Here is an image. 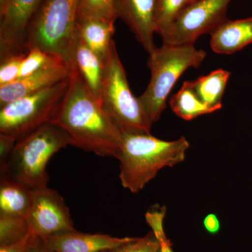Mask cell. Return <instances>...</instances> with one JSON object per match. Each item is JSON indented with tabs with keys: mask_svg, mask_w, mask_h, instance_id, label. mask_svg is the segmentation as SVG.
Instances as JSON below:
<instances>
[{
	"mask_svg": "<svg viewBox=\"0 0 252 252\" xmlns=\"http://www.w3.org/2000/svg\"><path fill=\"white\" fill-rule=\"evenodd\" d=\"M27 220L30 233L38 238H46L76 230L64 199L57 190L48 186L33 190Z\"/></svg>",
	"mask_w": 252,
	"mask_h": 252,
	"instance_id": "cell-9",
	"label": "cell"
},
{
	"mask_svg": "<svg viewBox=\"0 0 252 252\" xmlns=\"http://www.w3.org/2000/svg\"><path fill=\"white\" fill-rule=\"evenodd\" d=\"M33 190L6 174H0V216L27 217Z\"/></svg>",
	"mask_w": 252,
	"mask_h": 252,
	"instance_id": "cell-17",
	"label": "cell"
},
{
	"mask_svg": "<svg viewBox=\"0 0 252 252\" xmlns=\"http://www.w3.org/2000/svg\"><path fill=\"white\" fill-rule=\"evenodd\" d=\"M116 21L101 18L77 17L76 31L86 45L104 61L107 59L114 40Z\"/></svg>",
	"mask_w": 252,
	"mask_h": 252,
	"instance_id": "cell-16",
	"label": "cell"
},
{
	"mask_svg": "<svg viewBox=\"0 0 252 252\" xmlns=\"http://www.w3.org/2000/svg\"><path fill=\"white\" fill-rule=\"evenodd\" d=\"M51 122L67 132L71 146L99 157L118 158L122 131L74 69L67 92Z\"/></svg>",
	"mask_w": 252,
	"mask_h": 252,
	"instance_id": "cell-1",
	"label": "cell"
},
{
	"mask_svg": "<svg viewBox=\"0 0 252 252\" xmlns=\"http://www.w3.org/2000/svg\"><path fill=\"white\" fill-rule=\"evenodd\" d=\"M28 51L11 53L1 57L0 87L17 80L20 71Z\"/></svg>",
	"mask_w": 252,
	"mask_h": 252,
	"instance_id": "cell-24",
	"label": "cell"
},
{
	"mask_svg": "<svg viewBox=\"0 0 252 252\" xmlns=\"http://www.w3.org/2000/svg\"><path fill=\"white\" fill-rule=\"evenodd\" d=\"M71 145L67 132L49 122L18 139L0 174L20 181L32 190L47 187L46 166L51 157Z\"/></svg>",
	"mask_w": 252,
	"mask_h": 252,
	"instance_id": "cell-3",
	"label": "cell"
},
{
	"mask_svg": "<svg viewBox=\"0 0 252 252\" xmlns=\"http://www.w3.org/2000/svg\"><path fill=\"white\" fill-rule=\"evenodd\" d=\"M230 77V72L218 69L190 81V84L200 100L215 112L221 109L222 98Z\"/></svg>",
	"mask_w": 252,
	"mask_h": 252,
	"instance_id": "cell-18",
	"label": "cell"
},
{
	"mask_svg": "<svg viewBox=\"0 0 252 252\" xmlns=\"http://www.w3.org/2000/svg\"><path fill=\"white\" fill-rule=\"evenodd\" d=\"M69 82L70 78L0 107V134L18 141L51 122L67 92Z\"/></svg>",
	"mask_w": 252,
	"mask_h": 252,
	"instance_id": "cell-7",
	"label": "cell"
},
{
	"mask_svg": "<svg viewBox=\"0 0 252 252\" xmlns=\"http://www.w3.org/2000/svg\"><path fill=\"white\" fill-rule=\"evenodd\" d=\"M99 99L122 133H150L152 125L139 98L131 92L114 41L104 61Z\"/></svg>",
	"mask_w": 252,
	"mask_h": 252,
	"instance_id": "cell-6",
	"label": "cell"
},
{
	"mask_svg": "<svg viewBox=\"0 0 252 252\" xmlns=\"http://www.w3.org/2000/svg\"><path fill=\"white\" fill-rule=\"evenodd\" d=\"M17 140L10 136L0 134V167L7 160Z\"/></svg>",
	"mask_w": 252,
	"mask_h": 252,
	"instance_id": "cell-27",
	"label": "cell"
},
{
	"mask_svg": "<svg viewBox=\"0 0 252 252\" xmlns=\"http://www.w3.org/2000/svg\"><path fill=\"white\" fill-rule=\"evenodd\" d=\"M107 252H160V245L153 232L151 231L145 236L132 238L127 243Z\"/></svg>",
	"mask_w": 252,
	"mask_h": 252,
	"instance_id": "cell-26",
	"label": "cell"
},
{
	"mask_svg": "<svg viewBox=\"0 0 252 252\" xmlns=\"http://www.w3.org/2000/svg\"><path fill=\"white\" fill-rule=\"evenodd\" d=\"M77 17L101 18L116 21L114 0H79Z\"/></svg>",
	"mask_w": 252,
	"mask_h": 252,
	"instance_id": "cell-23",
	"label": "cell"
},
{
	"mask_svg": "<svg viewBox=\"0 0 252 252\" xmlns=\"http://www.w3.org/2000/svg\"><path fill=\"white\" fill-rule=\"evenodd\" d=\"M109 251V250H108ZM107 252V251H103V252Z\"/></svg>",
	"mask_w": 252,
	"mask_h": 252,
	"instance_id": "cell-33",
	"label": "cell"
},
{
	"mask_svg": "<svg viewBox=\"0 0 252 252\" xmlns=\"http://www.w3.org/2000/svg\"><path fill=\"white\" fill-rule=\"evenodd\" d=\"M30 234L27 217L0 216V246L17 243Z\"/></svg>",
	"mask_w": 252,
	"mask_h": 252,
	"instance_id": "cell-21",
	"label": "cell"
},
{
	"mask_svg": "<svg viewBox=\"0 0 252 252\" xmlns=\"http://www.w3.org/2000/svg\"><path fill=\"white\" fill-rule=\"evenodd\" d=\"M206 56L194 44H163L149 54L151 79L138 98L152 125L161 117L170 91L181 76L189 68L200 67Z\"/></svg>",
	"mask_w": 252,
	"mask_h": 252,
	"instance_id": "cell-4",
	"label": "cell"
},
{
	"mask_svg": "<svg viewBox=\"0 0 252 252\" xmlns=\"http://www.w3.org/2000/svg\"><path fill=\"white\" fill-rule=\"evenodd\" d=\"M132 238H117L101 233L90 234L75 230L43 239L55 252H101L117 248Z\"/></svg>",
	"mask_w": 252,
	"mask_h": 252,
	"instance_id": "cell-13",
	"label": "cell"
},
{
	"mask_svg": "<svg viewBox=\"0 0 252 252\" xmlns=\"http://www.w3.org/2000/svg\"><path fill=\"white\" fill-rule=\"evenodd\" d=\"M204 228L210 235H217L220 230V220L215 214L210 213L204 218Z\"/></svg>",
	"mask_w": 252,
	"mask_h": 252,
	"instance_id": "cell-28",
	"label": "cell"
},
{
	"mask_svg": "<svg viewBox=\"0 0 252 252\" xmlns=\"http://www.w3.org/2000/svg\"><path fill=\"white\" fill-rule=\"evenodd\" d=\"M79 4V0H43L28 25L26 51L38 48L63 60L73 70Z\"/></svg>",
	"mask_w": 252,
	"mask_h": 252,
	"instance_id": "cell-5",
	"label": "cell"
},
{
	"mask_svg": "<svg viewBox=\"0 0 252 252\" xmlns=\"http://www.w3.org/2000/svg\"><path fill=\"white\" fill-rule=\"evenodd\" d=\"M252 44V16L227 20L210 33V47L219 54L230 55Z\"/></svg>",
	"mask_w": 252,
	"mask_h": 252,
	"instance_id": "cell-14",
	"label": "cell"
},
{
	"mask_svg": "<svg viewBox=\"0 0 252 252\" xmlns=\"http://www.w3.org/2000/svg\"><path fill=\"white\" fill-rule=\"evenodd\" d=\"M198 1V0H190V4L193 2H195V1Z\"/></svg>",
	"mask_w": 252,
	"mask_h": 252,
	"instance_id": "cell-32",
	"label": "cell"
},
{
	"mask_svg": "<svg viewBox=\"0 0 252 252\" xmlns=\"http://www.w3.org/2000/svg\"><path fill=\"white\" fill-rule=\"evenodd\" d=\"M190 4V0H157V34L161 36L166 32Z\"/></svg>",
	"mask_w": 252,
	"mask_h": 252,
	"instance_id": "cell-20",
	"label": "cell"
},
{
	"mask_svg": "<svg viewBox=\"0 0 252 252\" xmlns=\"http://www.w3.org/2000/svg\"><path fill=\"white\" fill-rule=\"evenodd\" d=\"M189 147L185 137L165 141L151 133H123L117 158L123 187L139 193L162 168L183 162Z\"/></svg>",
	"mask_w": 252,
	"mask_h": 252,
	"instance_id": "cell-2",
	"label": "cell"
},
{
	"mask_svg": "<svg viewBox=\"0 0 252 252\" xmlns=\"http://www.w3.org/2000/svg\"><path fill=\"white\" fill-rule=\"evenodd\" d=\"M72 69L63 60L56 58L45 67L26 77L0 87V107L69 79Z\"/></svg>",
	"mask_w": 252,
	"mask_h": 252,
	"instance_id": "cell-11",
	"label": "cell"
},
{
	"mask_svg": "<svg viewBox=\"0 0 252 252\" xmlns=\"http://www.w3.org/2000/svg\"><path fill=\"white\" fill-rule=\"evenodd\" d=\"M231 0H198L187 6L161 36L163 44H194L199 36L211 33L228 20Z\"/></svg>",
	"mask_w": 252,
	"mask_h": 252,
	"instance_id": "cell-8",
	"label": "cell"
},
{
	"mask_svg": "<svg viewBox=\"0 0 252 252\" xmlns=\"http://www.w3.org/2000/svg\"><path fill=\"white\" fill-rule=\"evenodd\" d=\"M56 58L57 57L51 56L38 48H32L28 50L27 54L23 60L18 79L27 77L30 74L39 70Z\"/></svg>",
	"mask_w": 252,
	"mask_h": 252,
	"instance_id": "cell-25",
	"label": "cell"
},
{
	"mask_svg": "<svg viewBox=\"0 0 252 252\" xmlns=\"http://www.w3.org/2000/svg\"><path fill=\"white\" fill-rule=\"evenodd\" d=\"M26 252H55L48 246L44 239L32 235Z\"/></svg>",
	"mask_w": 252,
	"mask_h": 252,
	"instance_id": "cell-29",
	"label": "cell"
},
{
	"mask_svg": "<svg viewBox=\"0 0 252 252\" xmlns=\"http://www.w3.org/2000/svg\"><path fill=\"white\" fill-rule=\"evenodd\" d=\"M43 0H6L0 6V55L26 51L28 25Z\"/></svg>",
	"mask_w": 252,
	"mask_h": 252,
	"instance_id": "cell-10",
	"label": "cell"
},
{
	"mask_svg": "<svg viewBox=\"0 0 252 252\" xmlns=\"http://www.w3.org/2000/svg\"><path fill=\"white\" fill-rule=\"evenodd\" d=\"M6 1V0H0V6H1Z\"/></svg>",
	"mask_w": 252,
	"mask_h": 252,
	"instance_id": "cell-31",
	"label": "cell"
},
{
	"mask_svg": "<svg viewBox=\"0 0 252 252\" xmlns=\"http://www.w3.org/2000/svg\"><path fill=\"white\" fill-rule=\"evenodd\" d=\"M169 103L176 115L185 121H191L200 116L213 113L200 100L189 81L184 82L180 91L170 98Z\"/></svg>",
	"mask_w": 252,
	"mask_h": 252,
	"instance_id": "cell-19",
	"label": "cell"
},
{
	"mask_svg": "<svg viewBox=\"0 0 252 252\" xmlns=\"http://www.w3.org/2000/svg\"><path fill=\"white\" fill-rule=\"evenodd\" d=\"M156 7L157 0H114L117 18L128 26L148 54L157 47L154 41L157 33Z\"/></svg>",
	"mask_w": 252,
	"mask_h": 252,
	"instance_id": "cell-12",
	"label": "cell"
},
{
	"mask_svg": "<svg viewBox=\"0 0 252 252\" xmlns=\"http://www.w3.org/2000/svg\"><path fill=\"white\" fill-rule=\"evenodd\" d=\"M31 238L32 235L30 234L26 238L17 243L0 246V252H26Z\"/></svg>",
	"mask_w": 252,
	"mask_h": 252,
	"instance_id": "cell-30",
	"label": "cell"
},
{
	"mask_svg": "<svg viewBox=\"0 0 252 252\" xmlns=\"http://www.w3.org/2000/svg\"><path fill=\"white\" fill-rule=\"evenodd\" d=\"M73 69L79 74L91 92L99 98L104 61L89 47L76 31L72 52Z\"/></svg>",
	"mask_w": 252,
	"mask_h": 252,
	"instance_id": "cell-15",
	"label": "cell"
},
{
	"mask_svg": "<svg viewBox=\"0 0 252 252\" xmlns=\"http://www.w3.org/2000/svg\"><path fill=\"white\" fill-rule=\"evenodd\" d=\"M167 209L158 205H154L145 214L146 221L150 227L160 245V252H174L172 243L164 231L163 222Z\"/></svg>",
	"mask_w": 252,
	"mask_h": 252,
	"instance_id": "cell-22",
	"label": "cell"
}]
</instances>
